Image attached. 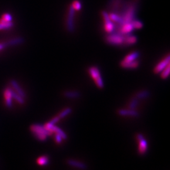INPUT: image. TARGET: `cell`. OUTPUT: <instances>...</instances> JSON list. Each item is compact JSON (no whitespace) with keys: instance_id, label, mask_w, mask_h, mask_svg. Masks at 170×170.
Returning a JSON list of instances; mask_svg holds the SVG:
<instances>
[{"instance_id":"obj_1","label":"cell","mask_w":170,"mask_h":170,"mask_svg":"<svg viewBox=\"0 0 170 170\" xmlns=\"http://www.w3.org/2000/svg\"><path fill=\"white\" fill-rule=\"evenodd\" d=\"M136 9L137 6L134 2H125L120 11L121 13L118 14L122 17L124 23H130L135 19Z\"/></svg>"},{"instance_id":"obj_2","label":"cell","mask_w":170,"mask_h":170,"mask_svg":"<svg viewBox=\"0 0 170 170\" xmlns=\"http://www.w3.org/2000/svg\"><path fill=\"white\" fill-rule=\"evenodd\" d=\"M30 130L34 137L40 141H46L49 136L52 135L53 134L46 129L44 125L39 124H32L30 127Z\"/></svg>"},{"instance_id":"obj_3","label":"cell","mask_w":170,"mask_h":170,"mask_svg":"<svg viewBox=\"0 0 170 170\" xmlns=\"http://www.w3.org/2000/svg\"><path fill=\"white\" fill-rule=\"evenodd\" d=\"M88 71L90 77L95 81L96 86L99 89H103L105 87V84L99 68L95 66H91L88 68Z\"/></svg>"},{"instance_id":"obj_4","label":"cell","mask_w":170,"mask_h":170,"mask_svg":"<svg viewBox=\"0 0 170 170\" xmlns=\"http://www.w3.org/2000/svg\"><path fill=\"white\" fill-rule=\"evenodd\" d=\"M124 39L125 36H122L118 32H112L106 37L105 41L110 45L119 46L124 44Z\"/></svg>"},{"instance_id":"obj_5","label":"cell","mask_w":170,"mask_h":170,"mask_svg":"<svg viewBox=\"0 0 170 170\" xmlns=\"http://www.w3.org/2000/svg\"><path fill=\"white\" fill-rule=\"evenodd\" d=\"M75 10L70 5L66 20V28L69 33H73L75 30Z\"/></svg>"},{"instance_id":"obj_6","label":"cell","mask_w":170,"mask_h":170,"mask_svg":"<svg viewBox=\"0 0 170 170\" xmlns=\"http://www.w3.org/2000/svg\"><path fill=\"white\" fill-rule=\"evenodd\" d=\"M44 127H46V129L50 131L51 132H53V134L56 133V134H59V135H61L63 140L64 139L66 140L67 139V135L66 134V132L64 131H63L61 128H59V127L56 126V125L52 124L49 122L44 125Z\"/></svg>"},{"instance_id":"obj_7","label":"cell","mask_w":170,"mask_h":170,"mask_svg":"<svg viewBox=\"0 0 170 170\" xmlns=\"http://www.w3.org/2000/svg\"><path fill=\"white\" fill-rule=\"evenodd\" d=\"M169 60H170V57L169 55L168 54L164 59L159 61L155 67L154 70H153V72L155 74H159L161 71H162L169 64Z\"/></svg>"},{"instance_id":"obj_8","label":"cell","mask_w":170,"mask_h":170,"mask_svg":"<svg viewBox=\"0 0 170 170\" xmlns=\"http://www.w3.org/2000/svg\"><path fill=\"white\" fill-rule=\"evenodd\" d=\"M3 97L5 99V105L8 108L13 107V97H12V88L11 87H6L3 91Z\"/></svg>"},{"instance_id":"obj_9","label":"cell","mask_w":170,"mask_h":170,"mask_svg":"<svg viewBox=\"0 0 170 170\" xmlns=\"http://www.w3.org/2000/svg\"><path fill=\"white\" fill-rule=\"evenodd\" d=\"M124 3V0H110L108 6L112 12L118 13L122 9Z\"/></svg>"},{"instance_id":"obj_10","label":"cell","mask_w":170,"mask_h":170,"mask_svg":"<svg viewBox=\"0 0 170 170\" xmlns=\"http://www.w3.org/2000/svg\"><path fill=\"white\" fill-rule=\"evenodd\" d=\"M134 30L131 22L130 23H124L122 25L118 26L117 29V32L121 33L122 36H126L131 33V32Z\"/></svg>"},{"instance_id":"obj_11","label":"cell","mask_w":170,"mask_h":170,"mask_svg":"<svg viewBox=\"0 0 170 170\" xmlns=\"http://www.w3.org/2000/svg\"><path fill=\"white\" fill-rule=\"evenodd\" d=\"M140 56H141V54L139 52H138V51H134V52H132L128 55H127L124 58L123 60L121 61L120 65L129 63L135 61L136 60H138V59L139 58Z\"/></svg>"},{"instance_id":"obj_12","label":"cell","mask_w":170,"mask_h":170,"mask_svg":"<svg viewBox=\"0 0 170 170\" xmlns=\"http://www.w3.org/2000/svg\"><path fill=\"white\" fill-rule=\"evenodd\" d=\"M118 115L122 117H139V113L136 110L132 109H119L117 111Z\"/></svg>"},{"instance_id":"obj_13","label":"cell","mask_w":170,"mask_h":170,"mask_svg":"<svg viewBox=\"0 0 170 170\" xmlns=\"http://www.w3.org/2000/svg\"><path fill=\"white\" fill-rule=\"evenodd\" d=\"M67 164L73 168H76L82 170H85L87 169V165L84 163L81 162V161L73 159H69L67 160Z\"/></svg>"},{"instance_id":"obj_14","label":"cell","mask_w":170,"mask_h":170,"mask_svg":"<svg viewBox=\"0 0 170 170\" xmlns=\"http://www.w3.org/2000/svg\"><path fill=\"white\" fill-rule=\"evenodd\" d=\"M10 86L11 88L16 93L20 95L23 98H26V94L24 91V90L22 89V88L20 87V85L19 84V83L16 81L12 80L10 81Z\"/></svg>"},{"instance_id":"obj_15","label":"cell","mask_w":170,"mask_h":170,"mask_svg":"<svg viewBox=\"0 0 170 170\" xmlns=\"http://www.w3.org/2000/svg\"><path fill=\"white\" fill-rule=\"evenodd\" d=\"M139 142L138 152L141 155H144L146 153L148 148V144L146 139L143 137L142 138L138 140Z\"/></svg>"},{"instance_id":"obj_16","label":"cell","mask_w":170,"mask_h":170,"mask_svg":"<svg viewBox=\"0 0 170 170\" xmlns=\"http://www.w3.org/2000/svg\"><path fill=\"white\" fill-rule=\"evenodd\" d=\"M63 95L69 99H77L81 97V93L76 90H67L63 93Z\"/></svg>"},{"instance_id":"obj_17","label":"cell","mask_w":170,"mask_h":170,"mask_svg":"<svg viewBox=\"0 0 170 170\" xmlns=\"http://www.w3.org/2000/svg\"><path fill=\"white\" fill-rule=\"evenodd\" d=\"M138 41V37L134 36L131 35V34H128L125 36L124 39V45L127 46H130L132 45L135 44Z\"/></svg>"},{"instance_id":"obj_18","label":"cell","mask_w":170,"mask_h":170,"mask_svg":"<svg viewBox=\"0 0 170 170\" xmlns=\"http://www.w3.org/2000/svg\"><path fill=\"white\" fill-rule=\"evenodd\" d=\"M104 28L105 32L108 33H110L114 32L115 25V23L112 21H111V20H109L104 21Z\"/></svg>"},{"instance_id":"obj_19","label":"cell","mask_w":170,"mask_h":170,"mask_svg":"<svg viewBox=\"0 0 170 170\" xmlns=\"http://www.w3.org/2000/svg\"><path fill=\"white\" fill-rule=\"evenodd\" d=\"M151 95V93L148 90H142L136 93L135 97L139 100H145L149 98Z\"/></svg>"},{"instance_id":"obj_20","label":"cell","mask_w":170,"mask_h":170,"mask_svg":"<svg viewBox=\"0 0 170 170\" xmlns=\"http://www.w3.org/2000/svg\"><path fill=\"white\" fill-rule=\"evenodd\" d=\"M14 26V23L12 22H7L0 19V30H5L10 29Z\"/></svg>"},{"instance_id":"obj_21","label":"cell","mask_w":170,"mask_h":170,"mask_svg":"<svg viewBox=\"0 0 170 170\" xmlns=\"http://www.w3.org/2000/svg\"><path fill=\"white\" fill-rule=\"evenodd\" d=\"M139 63L140 62L139 60H136L135 61H133V62H131L129 63L124 64H122L120 66H121V67L124 68V69L134 70V69H137V68L139 67Z\"/></svg>"},{"instance_id":"obj_22","label":"cell","mask_w":170,"mask_h":170,"mask_svg":"<svg viewBox=\"0 0 170 170\" xmlns=\"http://www.w3.org/2000/svg\"><path fill=\"white\" fill-rule=\"evenodd\" d=\"M50 162V160L48 156H42L37 158V163L39 166H44L49 165Z\"/></svg>"},{"instance_id":"obj_23","label":"cell","mask_w":170,"mask_h":170,"mask_svg":"<svg viewBox=\"0 0 170 170\" xmlns=\"http://www.w3.org/2000/svg\"><path fill=\"white\" fill-rule=\"evenodd\" d=\"M12 97L13 99H14L20 105H23L25 104V98L21 97L18 93H16L13 89H12Z\"/></svg>"},{"instance_id":"obj_24","label":"cell","mask_w":170,"mask_h":170,"mask_svg":"<svg viewBox=\"0 0 170 170\" xmlns=\"http://www.w3.org/2000/svg\"><path fill=\"white\" fill-rule=\"evenodd\" d=\"M72 112H73V110L71 107H67V108H64V110H63L62 111L59 112V114L58 115V117L60 118L61 119L63 118H65L67 115H70L72 113Z\"/></svg>"},{"instance_id":"obj_25","label":"cell","mask_w":170,"mask_h":170,"mask_svg":"<svg viewBox=\"0 0 170 170\" xmlns=\"http://www.w3.org/2000/svg\"><path fill=\"white\" fill-rule=\"evenodd\" d=\"M139 100L138 99L135 97H134V98H132L131 100V101L129 102V109L135 110L139 106Z\"/></svg>"},{"instance_id":"obj_26","label":"cell","mask_w":170,"mask_h":170,"mask_svg":"<svg viewBox=\"0 0 170 170\" xmlns=\"http://www.w3.org/2000/svg\"><path fill=\"white\" fill-rule=\"evenodd\" d=\"M23 42V39L22 38L20 37H17V38H15L13 39L10 40L9 41L7 42V44L8 46H16L20 44Z\"/></svg>"},{"instance_id":"obj_27","label":"cell","mask_w":170,"mask_h":170,"mask_svg":"<svg viewBox=\"0 0 170 170\" xmlns=\"http://www.w3.org/2000/svg\"><path fill=\"white\" fill-rule=\"evenodd\" d=\"M169 64L167 66L165 69L161 72V78L163 80H166L169 75Z\"/></svg>"},{"instance_id":"obj_28","label":"cell","mask_w":170,"mask_h":170,"mask_svg":"<svg viewBox=\"0 0 170 170\" xmlns=\"http://www.w3.org/2000/svg\"><path fill=\"white\" fill-rule=\"evenodd\" d=\"M131 23L134 29H141L144 27L143 23L141 20L137 19H134Z\"/></svg>"},{"instance_id":"obj_29","label":"cell","mask_w":170,"mask_h":170,"mask_svg":"<svg viewBox=\"0 0 170 170\" xmlns=\"http://www.w3.org/2000/svg\"><path fill=\"white\" fill-rule=\"evenodd\" d=\"M71 5L74 8L75 11H80L82 8L81 3L79 0H74Z\"/></svg>"},{"instance_id":"obj_30","label":"cell","mask_w":170,"mask_h":170,"mask_svg":"<svg viewBox=\"0 0 170 170\" xmlns=\"http://www.w3.org/2000/svg\"><path fill=\"white\" fill-rule=\"evenodd\" d=\"M1 18L2 19H3L5 21L7 22H12L13 21V17L12 16V15L10 13H6L2 15Z\"/></svg>"},{"instance_id":"obj_31","label":"cell","mask_w":170,"mask_h":170,"mask_svg":"<svg viewBox=\"0 0 170 170\" xmlns=\"http://www.w3.org/2000/svg\"><path fill=\"white\" fill-rule=\"evenodd\" d=\"M54 139H55V141L58 144H61L63 140V138L61 137V135H59V134H56V133L54 134Z\"/></svg>"},{"instance_id":"obj_32","label":"cell","mask_w":170,"mask_h":170,"mask_svg":"<svg viewBox=\"0 0 170 170\" xmlns=\"http://www.w3.org/2000/svg\"><path fill=\"white\" fill-rule=\"evenodd\" d=\"M60 120H61V118L58 117V115H57V116L54 117V118H53L52 119H51V120L49 121V122L51 123L52 124L56 125V124L59 122Z\"/></svg>"},{"instance_id":"obj_33","label":"cell","mask_w":170,"mask_h":170,"mask_svg":"<svg viewBox=\"0 0 170 170\" xmlns=\"http://www.w3.org/2000/svg\"><path fill=\"white\" fill-rule=\"evenodd\" d=\"M7 42H1L0 43V51H2L8 47Z\"/></svg>"}]
</instances>
